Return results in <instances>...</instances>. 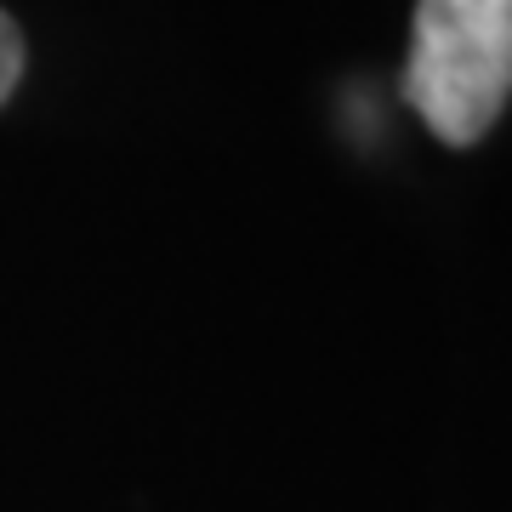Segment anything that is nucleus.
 Here are the masks:
<instances>
[{
  "label": "nucleus",
  "mask_w": 512,
  "mask_h": 512,
  "mask_svg": "<svg viewBox=\"0 0 512 512\" xmlns=\"http://www.w3.org/2000/svg\"><path fill=\"white\" fill-rule=\"evenodd\" d=\"M18 74H23V35H18V23L0 12V103L12 97Z\"/></svg>",
  "instance_id": "obj_2"
},
{
  "label": "nucleus",
  "mask_w": 512,
  "mask_h": 512,
  "mask_svg": "<svg viewBox=\"0 0 512 512\" xmlns=\"http://www.w3.org/2000/svg\"><path fill=\"white\" fill-rule=\"evenodd\" d=\"M404 97L450 148H473L512 97V0H421Z\"/></svg>",
  "instance_id": "obj_1"
}]
</instances>
